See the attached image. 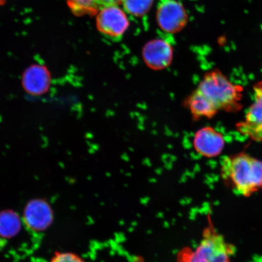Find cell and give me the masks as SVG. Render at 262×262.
Returning a JSON list of instances; mask_svg holds the SVG:
<instances>
[{"label":"cell","mask_w":262,"mask_h":262,"mask_svg":"<svg viewBox=\"0 0 262 262\" xmlns=\"http://www.w3.org/2000/svg\"><path fill=\"white\" fill-rule=\"evenodd\" d=\"M185 107L187 108L193 120L212 119L219 111L204 94L196 89L189 95L185 101Z\"/></svg>","instance_id":"8fae6325"},{"label":"cell","mask_w":262,"mask_h":262,"mask_svg":"<svg viewBox=\"0 0 262 262\" xmlns=\"http://www.w3.org/2000/svg\"><path fill=\"white\" fill-rule=\"evenodd\" d=\"M156 18L160 28L171 34L184 28L188 19L184 6L177 0H161L157 8Z\"/></svg>","instance_id":"277c9868"},{"label":"cell","mask_w":262,"mask_h":262,"mask_svg":"<svg viewBox=\"0 0 262 262\" xmlns=\"http://www.w3.org/2000/svg\"><path fill=\"white\" fill-rule=\"evenodd\" d=\"M194 149L199 155L206 158H214L224 150V136L211 126L203 127L196 130L192 140Z\"/></svg>","instance_id":"52a82bcc"},{"label":"cell","mask_w":262,"mask_h":262,"mask_svg":"<svg viewBox=\"0 0 262 262\" xmlns=\"http://www.w3.org/2000/svg\"><path fill=\"white\" fill-rule=\"evenodd\" d=\"M254 101L243 122L236 124L239 133L255 142H262V81L253 86Z\"/></svg>","instance_id":"5b68a950"},{"label":"cell","mask_w":262,"mask_h":262,"mask_svg":"<svg viewBox=\"0 0 262 262\" xmlns=\"http://www.w3.org/2000/svg\"><path fill=\"white\" fill-rule=\"evenodd\" d=\"M26 93L33 96H40L47 93L51 85V75L47 68L35 64L25 71L22 78Z\"/></svg>","instance_id":"30bf717a"},{"label":"cell","mask_w":262,"mask_h":262,"mask_svg":"<svg viewBox=\"0 0 262 262\" xmlns=\"http://www.w3.org/2000/svg\"><path fill=\"white\" fill-rule=\"evenodd\" d=\"M69 8L78 16L98 14L101 9L118 6L123 0H67Z\"/></svg>","instance_id":"7c38bea8"},{"label":"cell","mask_w":262,"mask_h":262,"mask_svg":"<svg viewBox=\"0 0 262 262\" xmlns=\"http://www.w3.org/2000/svg\"><path fill=\"white\" fill-rule=\"evenodd\" d=\"M154 0H123L124 11L136 16L145 15L152 7Z\"/></svg>","instance_id":"5bb4252c"},{"label":"cell","mask_w":262,"mask_h":262,"mask_svg":"<svg viewBox=\"0 0 262 262\" xmlns=\"http://www.w3.org/2000/svg\"><path fill=\"white\" fill-rule=\"evenodd\" d=\"M235 253L234 245L219 233L209 216L199 244L194 248L181 249L177 260L178 262H231Z\"/></svg>","instance_id":"7a4b0ae2"},{"label":"cell","mask_w":262,"mask_h":262,"mask_svg":"<svg viewBox=\"0 0 262 262\" xmlns=\"http://www.w3.org/2000/svg\"><path fill=\"white\" fill-rule=\"evenodd\" d=\"M219 111L237 113L243 105L244 87L234 84L220 70L206 73L196 88Z\"/></svg>","instance_id":"3957f363"},{"label":"cell","mask_w":262,"mask_h":262,"mask_svg":"<svg viewBox=\"0 0 262 262\" xmlns=\"http://www.w3.org/2000/svg\"><path fill=\"white\" fill-rule=\"evenodd\" d=\"M221 173L225 184L238 195L249 198L262 190V161L247 154L225 157Z\"/></svg>","instance_id":"6da1fadb"},{"label":"cell","mask_w":262,"mask_h":262,"mask_svg":"<svg viewBox=\"0 0 262 262\" xmlns=\"http://www.w3.org/2000/svg\"><path fill=\"white\" fill-rule=\"evenodd\" d=\"M50 262H85L79 255L72 253H55Z\"/></svg>","instance_id":"9a60e30c"},{"label":"cell","mask_w":262,"mask_h":262,"mask_svg":"<svg viewBox=\"0 0 262 262\" xmlns=\"http://www.w3.org/2000/svg\"><path fill=\"white\" fill-rule=\"evenodd\" d=\"M142 53L146 64L153 70H164L169 67L172 60L171 46L162 39H155L147 42Z\"/></svg>","instance_id":"ba28073f"},{"label":"cell","mask_w":262,"mask_h":262,"mask_svg":"<svg viewBox=\"0 0 262 262\" xmlns=\"http://www.w3.org/2000/svg\"><path fill=\"white\" fill-rule=\"evenodd\" d=\"M5 0H0V5L4 4Z\"/></svg>","instance_id":"2e32d148"},{"label":"cell","mask_w":262,"mask_h":262,"mask_svg":"<svg viewBox=\"0 0 262 262\" xmlns=\"http://www.w3.org/2000/svg\"><path fill=\"white\" fill-rule=\"evenodd\" d=\"M53 214L51 208L44 200H32L26 206L24 211L25 224L33 230H45L51 224Z\"/></svg>","instance_id":"9c48e42d"},{"label":"cell","mask_w":262,"mask_h":262,"mask_svg":"<svg viewBox=\"0 0 262 262\" xmlns=\"http://www.w3.org/2000/svg\"><path fill=\"white\" fill-rule=\"evenodd\" d=\"M98 30L107 37H122L129 26L125 12L118 6H111L101 9L97 16Z\"/></svg>","instance_id":"8992f818"},{"label":"cell","mask_w":262,"mask_h":262,"mask_svg":"<svg viewBox=\"0 0 262 262\" xmlns=\"http://www.w3.org/2000/svg\"><path fill=\"white\" fill-rule=\"evenodd\" d=\"M21 228V222L17 214L11 210L0 212V236L14 237Z\"/></svg>","instance_id":"4fadbf2b"}]
</instances>
